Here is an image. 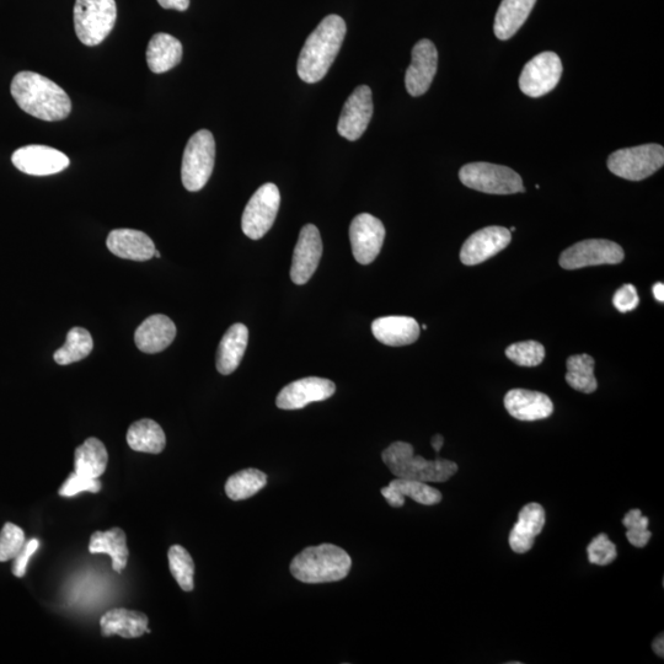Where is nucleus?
I'll use <instances>...</instances> for the list:
<instances>
[{
    "label": "nucleus",
    "mask_w": 664,
    "mask_h": 664,
    "mask_svg": "<svg viewBox=\"0 0 664 664\" xmlns=\"http://www.w3.org/2000/svg\"><path fill=\"white\" fill-rule=\"evenodd\" d=\"M249 330L244 324L230 326L217 352V369L223 376L237 371L248 347Z\"/></svg>",
    "instance_id": "a878e982"
},
{
    "label": "nucleus",
    "mask_w": 664,
    "mask_h": 664,
    "mask_svg": "<svg viewBox=\"0 0 664 664\" xmlns=\"http://www.w3.org/2000/svg\"><path fill=\"white\" fill-rule=\"evenodd\" d=\"M382 459L395 478L421 481V483H446L458 471L451 460H427L415 455L414 447L406 442H394L382 453Z\"/></svg>",
    "instance_id": "20e7f679"
},
{
    "label": "nucleus",
    "mask_w": 664,
    "mask_h": 664,
    "mask_svg": "<svg viewBox=\"0 0 664 664\" xmlns=\"http://www.w3.org/2000/svg\"><path fill=\"white\" fill-rule=\"evenodd\" d=\"M94 341L90 332L83 328H73L68 332L64 345L55 352L53 358L60 366L84 360L93 351Z\"/></svg>",
    "instance_id": "473e14b6"
},
{
    "label": "nucleus",
    "mask_w": 664,
    "mask_h": 664,
    "mask_svg": "<svg viewBox=\"0 0 664 664\" xmlns=\"http://www.w3.org/2000/svg\"><path fill=\"white\" fill-rule=\"evenodd\" d=\"M74 29L85 46H98L114 30L115 0H77L73 10Z\"/></svg>",
    "instance_id": "39448f33"
},
{
    "label": "nucleus",
    "mask_w": 664,
    "mask_h": 664,
    "mask_svg": "<svg viewBox=\"0 0 664 664\" xmlns=\"http://www.w3.org/2000/svg\"><path fill=\"white\" fill-rule=\"evenodd\" d=\"M91 554H106L112 559V569L121 572L126 569L130 550L127 537L121 528H112L107 532H95L89 543Z\"/></svg>",
    "instance_id": "c85d7f7f"
},
{
    "label": "nucleus",
    "mask_w": 664,
    "mask_h": 664,
    "mask_svg": "<svg viewBox=\"0 0 664 664\" xmlns=\"http://www.w3.org/2000/svg\"><path fill=\"white\" fill-rule=\"evenodd\" d=\"M10 91L20 109L36 119L55 122L71 114L72 101L66 91L39 73L16 74Z\"/></svg>",
    "instance_id": "f257e3e1"
},
{
    "label": "nucleus",
    "mask_w": 664,
    "mask_h": 664,
    "mask_svg": "<svg viewBox=\"0 0 664 664\" xmlns=\"http://www.w3.org/2000/svg\"><path fill=\"white\" fill-rule=\"evenodd\" d=\"M438 67V52L433 42L421 40L412 50V61L406 71L405 85L411 96H421L430 89Z\"/></svg>",
    "instance_id": "a211bd4d"
},
{
    "label": "nucleus",
    "mask_w": 664,
    "mask_h": 664,
    "mask_svg": "<svg viewBox=\"0 0 664 664\" xmlns=\"http://www.w3.org/2000/svg\"><path fill=\"white\" fill-rule=\"evenodd\" d=\"M594 360L589 355L571 356L567 360L566 382L577 392L592 394L598 388L594 377Z\"/></svg>",
    "instance_id": "2f4dec72"
},
{
    "label": "nucleus",
    "mask_w": 664,
    "mask_h": 664,
    "mask_svg": "<svg viewBox=\"0 0 664 664\" xmlns=\"http://www.w3.org/2000/svg\"><path fill=\"white\" fill-rule=\"evenodd\" d=\"M12 162L21 173L32 176H48L61 173L69 166L66 154L47 146H26L12 155Z\"/></svg>",
    "instance_id": "dca6fc26"
},
{
    "label": "nucleus",
    "mask_w": 664,
    "mask_h": 664,
    "mask_svg": "<svg viewBox=\"0 0 664 664\" xmlns=\"http://www.w3.org/2000/svg\"><path fill=\"white\" fill-rule=\"evenodd\" d=\"M512 234L503 227H487L471 235L460 250V261L467 266L483 264L510 245Z\"/></svg>",
    "instance_id": "f3484780"
},
{
    "label": "nucleus",
    "mask_w": 664,
    "mask_h": 664,
    "mask_svg": "<svg viewBox=\"0 0 664 664\" xmlns=\"http://www.w3.org/2000/svg\"><path fill=\"white\" fill-rule=\"evenodd\" d=\"M652 649L655 651L657 656H660L661 658L664 657V639H663V634L660 636L656 637V640L652 642Z\"/></svg>",
    "instance_id": "c03bdc74"
},
{
    "label": "nucleus",
    "mask_w": 664,
    "mask_h": 664,
    "mask_svg": "<svg viewBox=\"0 0 664 664\" xmlns=\"http://www.w3.org/2000/svg\"><path fill=\"white\" fill-rule=\"evenodd\" d=\"M561 76L560 57L554 52L539 53L523 68L519 88L530 98H540L556 88Z\"/></svg>",
    "instance_id": "9b49d317"
},
{
    "label": "nucleus",
    "mask_w": 664,
    "mask_h": 664,
    "mask_svg": "<svg viewBox=\"0 0 664 664\" xmlns=\"http://www.w3.org/2000/svg\"><path fill=\"white\" fill-rule=\"evenodd\" d=\"M24 545V530L13 523H5L0 532V562L14 560Z\"/></svg>",
    "instance_id": "4c0bfd02"
},
{
    "label": "nucleus",
    "mask_w": 664,
    "mask_h": 664,
    "mask_svg": "<svg viewBox=\"0 0 664 664\" xmlns=\"http://www.w3.org/2000/svg\"><path fill=\"white\" fill-rule=\"evenodd\" d=\"M336 392V385L329 379L309 377L296 380L277 395V408L299 410L312 403L328 400Z\"/></svg>",
    "instance_id": "4468645a"
},
{
    "label": "nucleus",
    "mask_w": 664,
    "mask_h": 664,
    "mask_svg": "<svg viewBox=\"0 0 664 664\" xmlns=\"http://www.w3.org/2000/svg\"><path fill=\"white\" fill-rule=\"evenodd\" d=\"M346 32L345 20L339 15L332 14L321 21L305 41L298 58L297 72L303 82L315 84L325 78L339 55Z\"/></svg>",
    "instance_id": "f03ea898"
},
{
    "label": "nucleus",
    "mask_w": 664,
    "mask_h": 664,
    "mask_svg": "<svg viewBox=\"0 0 664 664\" xmlns=\"http://www.w3.org/2000/svg\"><path fill=\"white\" fill-rule=\"evenodd\" d=\"M510 232H516V228H514V227L511 228V229H510Z\"/></svg>",
    "instance_id": "09e8293b"
},
{
    "label": "nucleus",
    "mask_w": 664,
    "mask_h": 664,
    "mask_svg": "<svg viewBox=\"0 0 664 664\" xmlns=\"http://www.w3.org/2000/svg\"><path fill=\"white\" fill-rule=\"evenodd\" d=\"M267 485V476L257 469H245L230 476L226 494L233 501L248 500Z\"/></svg>",
    "instance_id": "72a5a7b5"
},
{
    "label": "nucleus",
    "mask_w": 664,
    "mask_h": 664,
    "mask_svg": "<svg viewBox=\"0 0 664 664\" xmlns=\"http://www.w3.org/2000/svg\"><path fill=\"white\" fill-rule=\"evenodd\" d=\"M182 53H184V48L176 37L159 32L148 44V67L155 74L169 72L181 62Z\"/></svg>",
    "instance_id": "bb28decb"
},
{
    "label": "nucleus",
    "mask_w": 664,
    "mask_h": 664,
    "mask_svg": "<svg viewBox=\"0 0 664 664\" xmlns=\"http://www.w3.org/2000/svg\"><path fill=\"white\" fill-rule=\"evenodd\" d=\"M624 256L623 248L617 243L589 239L565 250L560 256V266L565 270H578L589 266L618 265Z\"/></svg>",
    "instance_id": "9d476101"
},
{
    "label": "nucleus",
    "mask_w": 664,
    "mask_h": 664,
    "mask_svg": "<svg viewBox=\"0 0 664 664\" xmlns=\"http://www.w3.org/2000/svg\"><path fill=\"white\" fill-rule=\"evenodd\" d=\"M372 116V90L367 85H361L347 99L337 123V132L347 141H357L366 132Z\"/></svg>",
    "instance_id": "ddd939ff"
},
{
    "label": "nucleus",
    "mask_w": 664,
    "mask_h": 664,
    "mask_svg": "<svg viewBox=\"0 0 664 664\" xmlns=\"http://www.w3.org/2000/svg\"><path fill=\"white\" fill-rule=\"evenodd\" d=\"M545 526V510L539 503H528L519 512L518 521L511 530V549L517 554H526L533 548L535 538L543 532Z\"/></svg>",
    "instance_id": "412c9836"
},
{
    "label": "nucleus",
    "mask_w": 664,
    "mask_h": 664,
    "mask_svg": "<svg viewBox=\"0 0 664 664\" xmlns=\"http://www.w3.org/2000/svg\"><path fill=\"white\" fill-rule=\"evenodd\" d=\"M154 257H157V259H160V253L158 250H155Z\"/></svg>",
    "instance_id": "de8ad7c7"
},
{
    "label": "nucleus",
    "mask_w": 664,
    "mask_h": 664,
    "mask_svg": "<svg viewBox=\"0 0 664 664\" xmlns=\"http://www.w3.org/2000/svg\"><path fill=\"white\" fill-rule=\"evenodd\" d=\"M160 7L185 12L190 7V0H158Z\"/></svg>",
    "instance_id": "37998d69"
},
{
    "label": "nucleus",
    "mask_w": 664,
    "mask_h": 664,
    "mask_svg": "<svg viewBox=\"0 0 664 664\" xmlns=\"http://www.w3.org/2000/svg\"><path fill=\"white\" fill-rule=\"evenodd\" d=\"M640 298L637 294L636 287L633 285H624L618 289L614 294L613 304L620 313L633 312L634 309L639 307Z\"/></svg>",
    "instance_id": "a19ab883"
},
{
    "label": "nucleus",
    "mask_w": 664,
    "mask_h": 664,
    "mask_svg": "<svg viewBox=\"0 0 664 664\" xmlns=\"http://www.w3.org/2000/svg\"><path fill=\"white\" fill-rule=\"evenodd\" d=\"M171 575L179 583L182 591L191 592L195 588V562L184 546L173 545L168 553Z\"/></svg>",
    "instance_id": "f704fd0d"
},
{
    "label": "nucleus",
    "mask_w": 664,
    "mask_h": 664,
    "mask_svg": "<svg viewBox=\"0 0 664 664\" xmlns=\"http://www.w3.org/2000/svg\"><path fill=\"white\" fill-rule=\"evenodd\" d=\"M107 249L121 259L148 261L153 259L155 245L146 233L135 229H115L106 240Z\"/></svg>",
    "instance_id": "aec40b11"
},
{
    "label": "nucleus",
    "mask_w": 664,
    "mask_h": 664,
    "mask_svg": "<svg viewBox=\"0 0 664 664\" xmlns=\"http://www.w3.org/2000/svg\"><path fill=\"white\" fill-rule=\"evenodd\" d=\"M101 481L99 479H90L85 478V476L79 475L74 471L71 475L68 476V479L64 481L58 494L63 497H73L80 492L89 491L93 494H98L101 490Z\"/></svg>",
    "instance_id": "ea45409f"
},
{
    "label": "nucleus",
    "mask_w": 664,
    "mask_h": 664,
    "mask_svg": "<svg viewBox=\"0 0 664 664\" xmlns=\"http://www.w3.org/2000/svg\"><path fill=\"white\" fill-rule=\"evenodd\" d=\"M463 185L489 195H512L524 192L523 180L507 166L491 163H470L459 171Z\"/></svg>",
    "instance_id": "0eeeda50"
},
{
    "label": "nucleus",
    "mask_w": 664,
    "mask_h": 664,
    "mask_svg": "<svg viewBox=\"0 0 664 664\" xmlns=\"http://www.w3.org/2000/svg\"><path fill=\"white\" fill-rule=\"evenodd\" d=\"M149 619L146 614L128 609L109 610L100 620L104 636L119 635L123 639H136L146 634Z\"/></svg>",
    "instance_id": "393cba45"
},
{
    "label": "nucleus",
    "mask_w": 664,
    "mask_h": 664,
    "mask_svg": "<svg viewBox=\"0 0 664 664\" xmlns=\"http://www.w3.org/2000/svg\"><path fill=\"white\" fill-rule=\"evenodd\" d=\"M432 447L435 449L437 453L441 452V449L443 448L444 444V438L441 435H436L435 437L432 438Z\"/></svg>",
    "instance_id": "49530a36"
},
{
    "label": "nucleus",
    "mask_w": 664,
    "mask_h": 664,
    "mask_svg": "<svg viewBox=\"0 0 664 664\" xmlns=\"http://www.w3.org/2000/svg\"><path fill=\"white\" fill-rule=\"evenodd\" d=\"M352 567L350 555L332 544L310 546L291 564V574L303 583H330L344 580Z\"/></svg>",
    "instance_id": "7ed1b4c3"
},
{
    "label": "nucleus",
    "mask_w": 664,
    "mask_h": 664,
    "mask_svg": "<svg viewBox=\"0 0 664 664\" xmlns=\"http://www.w3.org/2000/svg\"><path fill=\"white\" fill-rule=\"evenodd\" d=\"M623 524L628 532L626 538L635 548H645L649 544L652 534L649 530V518L642 516L640 510H631L626 513Z\"/></svg>",
    "instance_id": "e433bc0d"
},
{
    "label": "nucleus",
    "mask_w": 664,
    "mask_h": 664,
    "mask_svg": "<svg viewBox=\"0 0 664 664\" xmlns=\"http://www.w3.org/2000/svg\"><path fill=\"white\" fill-rule=\"evenodd\" d=\"M127 443L133 451L159 454L166 446V437L159 423L143 419L132 423L127 432Z\"/></svg>",
    "instance_id": "7c9ffc66"
},
{
    "label": "nucleus",
    "mask_w": 664,
    "mask_h": 664,
    "mask_svg": "<svg viewBox=\"0 0 664 664\" xmlns=\"http://www.w3.org/2000/svg\"><path fill=\"white\" fill-rule=\"evenodd\" d=\"M372 332L379 342L400 347L414 344L420 337V325L410 317H384L373 321Z\"/></svg>",
    "instance_id": "b1692460"
},
{
    "label": "nucleus",
    "mask_w": 664,
    "mask_h": 664,
    "mask_svg": "<svg viewBox=\"0 0 664 664\" xmlns=\"http://www.w3.org/2000/svg\"><path fill=\"white\" fill-rule=\"evenodd\" d=\"M537 0H502L495 18V35L502 41L510 40L526 23Z\"/></svg>",
    "instance_id": "cd10ccee"
},
{
    "label": "nucleus",
    "mask_w": 664,
    "mask_h": 664,
    "mask_svg": "<svg viewBox=\"0 0 664 664\" xmlns=\"http://www.w3.org/2000/svg\"><path fill=\"white\" fill-rule=\"evenodd\" d=\"M508 360L522 367H537L545 358V348L537 341H524L513 344L506 350Z\"/></svg>",
    "instance_id": "c9c22d12"
},
{
    "label": "nucleus",
    "mask_w": 664,
    "mask_h": 664,
    "mask_svg": "<svg viewBox=\"0 0 664 664\" xmlns=\"http://www.w3.org/2000/svg\"><path fill=\"white\" fill-rule=\"evenodd\" d=\"M505 408L519 421L548 419L554 412L553 401L548 395L526 389H512L505 396Z\"/></svg>",
    "instance_id": "6ab92c4d"
},
{
    "label": "nucleus",
    "mask_w": 664,
    "mask_h": 664,
    "mask_svg": "<svg viewBox=\"0 0 664 664\" xmlns=\"http://www.w3.org/2000/svg\"><path fill=\"white\" fill-rule=\"evenodd\" d=\"M664 164V149L660 144L619 149L608 158L610 173L621 179L641 181L650 178Z\"/></svg>",
    "instance_id": "6e6552de"
},
{
    "label": "nucleus",
    "mask_w": 664,
    "mask_h": 664,
    "mask_svg": "<svg viewBox=\"0 0 664 664\" xmlns=\"http://www.w3.org/2000/svg\"><path fill=\"white\" fill-rule=\"evenodd\" d=\"M323 256V242L320 232L314 224H307L299 234L296 249H294L291 278L298 286L305 285L313 277Z\"/></svg>",
    "instance_id": "2eb2a0df"
},
{
    "label": "nucleus",
    "mask_w": 664,
    "mask_h": 664,
    "mask_svg": "<svg viewBox=\"0 0 664 664\" xmlns=\"http://www.w3.org/2000/svg\"><path fill=\"white\" fill-rule=\"evenodd\" d=\"M176 336V326L173 320L163 314H155L147 318L138 326L135 342L139 350L144 353H159L168 348Z\"/></svg>",
    "instance_id": "4be33fe9"
},
{
    "label": "nucleus",
    "mask_w": 664,
    "mask_h": 664,
    "mask_svg": "<svg viewBox=\"0 0 664 664\" xmlns=\"http://www.w3.org/2000/svg\"><path fill=\"white\" fill-rule=\"evenodd\" d=\"M109 454L98 438H88L74 453V470L85 478L99 479L105 473Z\"/></svg>",
    "instance_id": "c756f323"
},
{
    "label": "nucleus",
    "mask_w": 664,
    "mask_h": 664,
    "mask_svg": "<svg viewBox=\"0 0 664 664\" xmlns=\"http://www.w3.org/2000/svg\"><path fill=\"white\" fill-rule=\"evenodd\" d=\"M281 205L280 190L275 184H265L255 192L246 205L242 229L246 237L259 240L272 228Z\"/></svg>",
    "instance_id": "1a4fd4ad"
},
{
    "label": "nucleus",
    "mask_w": 664,
    "mask_h": 664,
    "mask_svg": "<svg viewBox=\"0 0 664 664\" xmlns=\"http://www.w3.org/2000/svg\"><path fill=\"white\" fill-rule=\"evenodd\" d=\"M216 160V142L210 131L201 130L187 142L182 157L181 180L185 189L197 192L210 180Z\"/></svg>",
    "instance_id": "423d86ee"
},
{
    "label": "nucleus",
    "mask_w": 664,
    "mask_h": 664,
    "mask_svg": "<svg viewBox=\"0 0 664 664\" xmlns=\"http://www.w3.org/2000/svg\"><path fill=\"white\" fill-rule=\"evenodd\" d=\"M380 492L387 498L389 505L395 508L405 505V497L423 506H435L442 501V494L435 487L416 480L396 478Z\"/></svg>",
    "instance_id": "5701e85b"
},
{
    "label": "nucleus",
    "mask_w": 664,
    "mask_h": 664,
    "mask_svg": "<svg viewBox=\"0 0 664 664\" xmlns=\"http://www.w3.org/2000/svg\"><path fill=\"white\" fill-rule=\"evenodd\" d=\"M39 548L40 542L37 539H31L30 542L25 543L24 548L15 556L13 564L14 576L21 578L26 575V569H28L31 556L34 555Z\"/></svg>",
    "instance_id": "79ce46f5"
},
{
    "label": "nucleus",
    "mask_w": 664,
    "mask_h": 664,
    "mask_svg": "<svg viewBox=\"0 0 664 664\" xmlns=\"http://www.w3.org/2000/svg\"><path fill=\"white\" fill-rule=\"evenodd\" d=\"M653 296L657 299L658 302H664V285L661 282L656 283L652 288Z\"/></svg>",
    "instance_id": "a18cd8bd"
},
{
    "label": "nucleus",
    "mask_w": 664,
    "mask_h": 664,
    "mask_svg": "<svg viewBox=\"0 0 664 664\" xmlns=\"http://www.w3.org/2000/svg\"><path fill=\"white\" fill-rule=\"evenodd\" d=\"M384 239V224L372 214H358L351 222V248L358 264H372L383 248Z\"/></svg>",
    "instance_id": "f8f14e48"
},
{
    "label": "nucleus",
    "mask_w": 664,
    "mask_h": 664,
    "mask_svg": "<svg viewBox=\"0 0 664 664\" xmlns=\"http://www.w3.org/2000/svg\"><path fill=\"white\" fill-rule=\"evenodd\" d=\"M588 560L593 565L607 566L617 559V546L610 542L607 534H599L587 548Z\"/></svg>",
    "instance_id": "58836bf2"
}]
</instances>
